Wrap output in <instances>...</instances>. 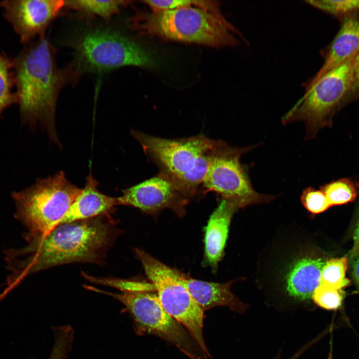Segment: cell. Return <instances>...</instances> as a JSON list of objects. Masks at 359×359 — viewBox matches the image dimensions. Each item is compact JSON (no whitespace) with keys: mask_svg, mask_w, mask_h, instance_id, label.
<instances>
[{"mask_svg":"<svg viewBox=\"0 0 359 359\" xmlns=\"http://www.w3.org/2000/svg\"><path fill=\"white\" fill-rule=\"evenodd\" d=\"M121 231L111 215L59 224L47 234L26 239L27 245L7 251L13 285L30 274L74 263L104 264Z\"/></svg>","mask_w":359,"mask_h":359,"instance_id":"obj_1","label":"cell"},{"mask_svg":"<svg viewBox=\"0 0 359 359\" xmlns=\"http://www.w3.org/2000/svg\"><path fill=\"white\" fill-rule=\"evenodd\" d=\"M24 45L12 59L14 92L22 120L40 124L57 141V98L62 88L75 80L80 72L73 65L59 68L54 48L45 35Z\"/></svg>","mask_w":359,"mask_h":359,"instance_id":"obj_2","label":"cell"},{"mask_svg":"<svg viewBox=\"0 0 359 359\" xmlns=\"http://www.w3.org/2000/svg\"><path fill=\"white\" fill-rule=\"evenodd\" d=\"M139 35L215 48L240 44L242 35L222 14L216 1L195 0L190 6L165 11L139 10L127 20Z\"/></svg>","mask_w":359,"mask_h":359,"instance_id":"obj_3","label":"cell"},{"mask_svg":"<svg viewBox=\"0 0 359 359\" xmlns=\"http://www.w3.org/2000/svg\"><path fill=\"white\" fill-rule=\"evenodd\" d=\"M144 153L189 198L202 187L220 140L204 135L170 139L132 131Z\"/></svg>","mask_w":359,"mask_h":359,"instance_id":"obj_4","label":"cell"},{"mask_svg":"<svg viewBox=\"0 0 359 359\" xmlns=\"http://www.w3.org/2000/svg\"><path fill=\"white\" fill-rule=\"evenodd\" d=\"M81 190L59 172L13 192L15 216L28 231L25 239L44 235L57 226Z\"/></svg>","mask_w":359,"mask_h":359,"instance_id":"obj_5","label":"cell"},{"mask_svg":"<svg viewBox=\"0 0 359 359\" xmlns=\"http://www.w3.org/2000/svg\"><path fill=\"white\" fill-rule=\"evenodd\" d=\"M75 60L80 72H104L125 66L155 67V55L124 33L111 28L85 30L72 42Z\"/></svg>","mask_w":359,"mask_h":359,"instance_id":"obj_6","label":"cell"},{"mask_svg":"<svg viewBox=\"0 0 359 359\" xmlns=\"http://www.w3.org/2000/svg\"><path fill=\"white\" fill-rule=\"evenodd\" d=\"M356 55L306 87L303 96L282 117V123L303 122L307 140L314 138L321 129L330 126L335 112L351 96Z\"/></svg>","mask_w":359,"mask_h":359,"instance_id":"obj_7","label":"cell"},{"mask_svg":"<svg viewBox=\"0 0 359 359\" xmlns=\"http://www.w3.org/2000/svg\"><path fill=\"white\" fill-rule=\"evenodd\" d=\"M134 252L165 310L187 330L205 358L210 357L203 335L204 311L187 289L184 274L142 249Z\"/></svg>","mask_w":359,"mask_h":359,"instance_id":"obj_8","label":"cell"},{"mask_svg":"<svg viewBox=\"0 0 359 359\" xmlns=\"http://www.w3.org/2000/svg\"><path fill=\"white\" fill-rule=\"evenodd\" d=\"M84 287L110 296L121 302L132 316L138 332L151 334L165 340L190 359H206L187 330L165 310L157 293L151 292V290L113 293L89 285H84Z\"/></svg>","mask_w":359,"mask_h":359,"instance_id":"obj_9","label":"cell"},{"mask_svg":"<svg viewBox=\"0 0 359 359\" xmlns=\"http://www.w3.org/2000/svg\"><path fill=\"white\" fill-rule=\"evenodd\" d=\"M257 146L233 147L219 140L202 187L218 194L221 198L236 201L241 208L274 199L275 196L260 193L254 189L248 169L240 162L242 155Z\"/></svg>","mask_w":359,"mask_h":359,"instance_id":"obj_10","label":"cell"},{"mask_svg":"<svg viewBox=\"0 0 359 359\" xmlns=\"http://www.w3.org/2000/svg\"><path fill=\"white\" fill-rule=\"evenodd\" d=\"M189 197L169 178L159 173L156 176L122 190L118 205L130 206L150 214L170 208L180 215Z\"/></svg>","mask_w":359,"mask_h":359,"instance_id":"obj_11","label":"cell"},{"mask_svg":"<svg viewBox=\"0 0 359 359\" xmlns=\"http://www.w3.org/2000/svg\"><path fill=\"white\" fill-rule=\"evenodd\" d=\"M3 16L24 45L44 36L46 29L64 6L61 0H4Z\"/></svg>","mask_w":359,"mask_h":359,"instance_id":"obj_12","label":"cell"},{"mask_svg":"<svg viewBox=\"0 0 359 359\" xmlns=\"http://www.w3.org/2000/svg\"><path fill=\"white\" fill-rule=\"evenodd\" d=\"M99 183L90 173L86 183L58 225L103 215H112L118 205L117 197L102 193Z\"/></svg>","mask_w":359,"mask_h":359,"instance_id":"obj_13","label":"cell"},{"mask_svg":"<svg viewBox=\"0 0 359 359\" xmlns=\"http://www.w3.org/2000/svg\"><path fill=\"white\" fill-rule=\"evenodd\" d=\"M183 281L191 296L203 311L225 306L234 313L243 315L249 307L232 292L231 287L235 280L215 283L198 280L184 274Z\"/></svg>","mask_w":359,"mask_h":359,"instance_id":"obj_14","label":"cell"},{"mask_svg":"<svg viewBox=\"0 0 359 359\" xmlns=\"http://www.w3.org/2000/svg\"><path fill=\"white\" fill-rule=\"evenodd\" d=\"M359 51V12L344 18L341 28L331 43L323 65L312 79L306 84L307 87L334 68L356 55Z\"/></svg>","mask_w":359,"mask_h":359,"instance_id":"obj_15","label":"cell"},{"mask_svg":"<svg viewBox=\"0 0 359 359\" xmlns=\"http://www.w3.org/2000/svg\"><path fill=\"white\" fill-rule=\"evenodd\" d=\"M240 208L236 201L221 198L208 221L204 236L205 256L212 267L217 266L223 256L231 220Z\"/></svg>","mask_w":359,"mask_h":359,"instance_id":"obj_16","label":"cell"},{"mask_svg":"<svg viewBox=\"0 0 359 359\" xmlns=\"http://www.w3.org/2000/svg\"><path fill=\"white\" fill-rule=\"evenodd\" d=\"M325 262L320 258L305 256L291 266L286 278V293L295 304L312 300L315 290L320 285L321 272Z\"/></svg>","mask_w":359,"mask_h":359,"instance_id":"obj_17","label":"cell"},{"mask_svg":"<svg viewBox=\"0 0 359 359\" xmlns=\"http://www.w3.org/2000/svg\"><path fill=\"white\" fill-rule=\"evenodd\" d=\"M126 0H64V6L81 13L98 16L106 21L118 13L121 8L129 4Z\"/></svg>","mask_w":359,"mask_h":359,"instance_id":"obj_18","label":"cell"},{"mask_svg":"<svg viewBox=\"0 0 359 359\" xmlns=\"http://www.w3.org/2000/svg\"><path fill=\"white\" fill-rule=\"evenodd\" d=\"M348 261V257L343 256L325 262L321 272L320 284L339 290L349 286L351 281L346 277Z\"/></svg>","mask_w":359,"mask_h":359,"instance_id":"obj_19","label":"cell"},{"mask_svg":"<svg viewBox=\"0 0 359 359\" xmlns=\"http://www.w3.org/2000/svg\"><path fill=\"white\" fill-rule=\"evenodd\" d=\"M357 184L352 180L344 178L332 181L321 187L331 206L353 202L357 195Z\"/></svg>","mask_w":359,"mask_h":359,"instance_id":"obj_20","label":"cell"},{"mask_svg":"<svg viewBox=\"0 0 359 359\" xmlns=\"http://www.w3.org/2000/svg\"><path fill=\"white\" fill-rule=\"evenodd\" d=\"M13 88L12 59L0 52V115L5 108L16 103Z\"/></svg>","mask_w":359,"mask_h":359,"instance_id":"obj_21","label":"cell"},{"mask_svg":"<svg viewBox=\"0 0 359 359\" xmlns=\"http://www.w3.org/2000/svg\"><path fill=\"white\" fill-rule=\"evenodd\" d=\"M308 4L336 16L345 17L359 12V0H306Z\"/></svg>","mask_w":359,"mask_h":359,"instance_id":"obj_22","label":"cell"},{"mask_svg":"<svg viewBox=\"0 0 359 359\" xmlns=\"http://www.w3.org/2000/svg\"><path fill=\"white\" fill-rule=\"evenodd\" d=\"M344 294L342 290L320 284L314 291L312 300L318 307L331 311L339 309L342 306Z\"/></svg>","mask_w":359,"mask_h":359,"instance_id":"obj_23","label":"cell"},{"mask_svg":"<svg viewBox=\"0 0 359 359\" xmlns=\"http://www.w3.org/2000/svg\"><path fill=\"white\" fill-rule=\"evenodd\" d=\"M304 207L313 214L323 212L331 207L325 193L320 189L305 188L300 197Z\"/></svg>","mask_w":359,"mask_h":359,"instance_id":"obj_24","label":"cell"},{"mask_svg":"<svg viewBox=\"0 0 359 359\" xmlns=\"http://www.w3.org/2000/svg\"><path fill=\"white\" fill-rule=\"evenodd\" d=\"M54 343L48 359H66L71 350L73 336L65 331H58L54 334Z\"/></svg>","mask_w":359,"mask_h":359,"instance_id":"obj_25","label":"cell"},{"mask_svg":"<svg viewBox=\"0 0 359 359\" xmlns=\"http://www.w3.org/2000/svg\"><path fill=\"white\" fill-rule=\"evenodd\" d=\"M195 0H144L143 2L148 5L153 11L170 10L178 8L190 6Z\"/></svg>","mask_w":359,"mask_h":359,"instance_id":"obj_26","label":"cell"},{"mask_svg":"<svg viewBox=\"0 0 359 359\" xmlns=\"http://www.w3.org/2000/svg\"><path fill=\"white\" fill-rule=\"evenodd\" d=\"M329 332V330L323 332L316 337L307 342L300 347L294 354L287 359H299L309 349L322 339ZM282 350L280 349L273 359H282Z\"/></svg>","mask_w":359,"mask_h":359,"instance_id":"obj_27","label":"cell"},{"mask_svg":"<svg viewBox=\"0 0 359 359\" xmlns=\"http://www.w3.org/2000/svg\"><path fill=\"white\" fill-rule=\"evenodd\" d=\"M351 96L359 97V51L356 56L354 82Z\"/></svg>","mask_w":359,"mask_h":359,"instance_id":"obj_28","label":"cell"},{"mask_svg":"<svg viewBox=\"0 0 359 359\" xmlns=\"http://www.w3.org/2000/svg\"><path fill=\"white\" fill-rule=\"evenodd\" d=\"M353 241V246L350 251V257L352 260L359 257V219L354 231Z\"/></svg>","mask_w":359,"mask_h":359,"instance_id":"obj_29","label":"cell"},{"mask_svg":"<svg viewBox=\"0 0 359 359\" xmlns=\"http://www.w3.org/2000/svg\"><path fill=\"white\" fill-rule=\"evenodd\" d=\"M352 260V277L357 287L359 290V257H358Z\"/></svg>","mask_w":359,"mask_h":359,"instance_id":"obj_30","label":"cell"}]
</instances>
